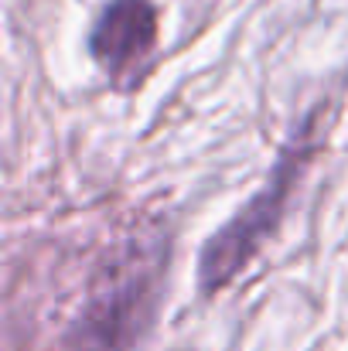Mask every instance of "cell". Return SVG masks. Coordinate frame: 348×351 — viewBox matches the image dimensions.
I'll list each match as a JSON object with an SVG mask.
<instances>
[{
    "label": "cell",
    "instance_id": "obj_1",
    "mask_svg": "<svg viewBox=\"0 0 348 351\" xmlns=\"http://www.w3.org/2000/svg\"><path fill=\"white\" fill-rule=\"evenodd\" d=\"M167 273V235L126 239L96 269L72 324L69 351H130L154 321Z\"/></svg>",
    "mask_w": 348,
    "mask_h": 351
},
{
    "label": "cell",
    "instance_id": "obj_2",
    "mask_svg": "<svg viewBox=\"0 0 348 351\" xmlns=\"http://www.w3.org/2000/svg\"><path fill=\"white\" fill-rule=\"evenodd\" d=\"M318 113H311V119L304 123V130H297V136L280 150L277 167L270 171L266 184L232 215L226 226H219L209 235V242L198 252V290L205 297L226 290L232 280L253 263V256L266 245V239L280 229L290 195L297 188V181L304 178L314 150H318Z\"/></svg>",
    "mask_w": 348,
    "mask_h": 351
},
{
    "label": "cell",
    "instance_id": "obj_3",
    "mask_svg": "<svg viewBox=\"0 0 348 351\" xmlns=\"http://www.w3.org/2000/svg\"><path fill=\"white\" fill-rule=\"evenodd\" d=\"M86 48L116 93H133L157 55L154 0H106L89 27Z\"/></svg>",
    "mask_w": 348,
    "mask_h": 351
}]
</instances>
